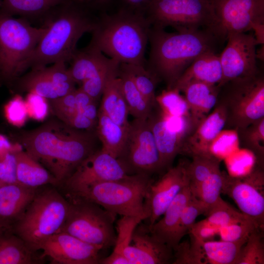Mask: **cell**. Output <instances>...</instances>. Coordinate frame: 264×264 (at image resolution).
<instances>
[{
	"label": "cell",
	"mask_w": 264,
	"mask_h": 264,
	"mask_svg": "<svg viewBox=\"0 0 264 264\" xmlns=\"http://www.w3.org/2000/svg\"><path fill=\"white\" fill-rule=\"evenodd\" d=\"M82 0H68L51 9L42 19L45 31L23 63L21 74L58 62H70L79 40L95 28L99 15Z\"/></svg>",
	"instance_id": "cell-1"
},
{
	"label": "cell",
	"mask_w": 264,
	"mask_h": 264,
	"mask_svg": "<svg viewBox=\"0 0 264 264\" xmlns=\"http://www.w3.org/2000/svg\"><path fill=\"white\" fill-rule=\"evenodd\" d=\"M19 141L25 152L46 168L60 185L64 184L94 152L91 132L75 129L61 120H51L23 132Z\"/></svg>",
	"instance_id": "cell-2"
},
{
	"label": "cell",
	"mask_w": 264,
	"mask_h": 264,
	"mask_svg": "<svg viewBox=\"0 0 264 264\" xmlns=\"http://www.w3.org/2000/svg\"><path fill=\"white\" fill-rule=\"evenodd\" d=\"M147 69L167 88H173L180 76L199 56L216 51L219 42L208 29L168 32L151 27Z\"/></svg>",
	"instance_id": "cell-3"
},
{
	"label": "cell",
	"mask_w": 264,
	"mask_h": 264,
	"mask_svg": "<svg viewBox=\"0 0 264 264\" xmlns=\"http://www.w3.org/2000/svg\"><path fill=\"white\" fill-rule=\"evenodd\" d=\"M151 25L145 15L119 8L99 13L89 44L120 64L145 66Z\"/></svg>",
	"instance_id": "cell-4"
},
{
	"label": "cell",
	"mask_w": 264,
	"mask_h": 264,
	"mask_svg": "<svg viewBox=\"0 0 264 264\" xmlns=\"http://www.w3.org/2000/svg\"><path fill=\"white\" fill-rule=\"evenodd\" d=\"M153 182L149 175L134 174L117 180L94 183L69 193L71 196L95 203L116 215L144 220L148 218L144 198Z\"/></svg>",
	"instance_id": "cell-5"
},
{
	"label": "cell",
	"mask_w": 264,
	"mask_h": 264,
	"mask_svg": "<svg viewBox=\"0 0 264 264\" xmlns=\"http://www.w3.org/2000/svg\"><path fill=\"white\" fill-rule=\"evenodd\" d=\"M69 206V202L54 189L37 192L11 230L37 252L44 242L61 230Z\"/></svg>",
	"instance_id": "cell-6"
},
{
	"label": "cell",
	"mask_w": 264,
	"mask_h": 264,
	"mask_svg": "<svg viewBox=\"0 0 264 264\" xmlns=\"http://www.w3.org/2000/svg\"><path fill=\"white\" fill-rule=\"evenodd\" d=\"M45 31L27 19L15 18L0 9V85L9 87L21 76V67Z\"/></svg>",
	"instance_id": "cell-7"
},
{
	"label": "cell",
	"mask_w": 264,
	"mask_h": 264,
	"mask_svg": "<svg viewBox=\"0 0 264 264\" xmlns=\"http://www.w3.org/2000/svg\"><path fill=\"white\" fill-rule=\"evenodd\" d=\"M220 87L217 102L225 109V128L236 132L264 117V78L260 72Z\"/></svg>",
	"instance_id": "cell-8"
},
{
	"label": "cell",
	"mask_w": 264,
	"mask_h": 264,
	"mask_svg": "<svg viewBox=\"0 0 264 264\" xmlns=\"http://www.w3.org/2000/svg\"><path fill=\"white\" fill-rule=\"evenodd\" d=\"M145 16L151 27L178 32L210 30L216 22L211 0H154Z\"/></svg>",
	"instance_id": "cell-9"
},
{
	"label": "cell",
	"mask_w": 264,
	"mask_h": 264,
	"mask_svg": "<svg viewBox=\"0 0 264 264\" xmlns=\"http://www.w3.org/2000/svg\"><path fill=\"white\" fill-rule=\"evenodd\" d=\"M71 197L67 217L60 231L102 249L114 246L116 214L92 202Z\"/></svg>",
	"instance_id": "cell-10"
},
{
	"label": "cell",
	"mask_w": 264,
	"mask_h": 264,
	"mask_svg": "<svg viewBox=\"0 0 264 264\" xmlns=\"http://www.w3.org/2000/svg\"><path fill=\"white\" fill-rule=\"evenodd\" d=\"M216 22L209 30L219 43L229 35L264 24V0H211Z\"/></svg>",
	"instance_id": "cell-11"
},
{
	"label": "cell",
	"mask_w": 264,
	"mask_h": 264,
	"mask_svg": "<svg viewBox=\"0 0 264 264\" xmlns=\"http://www.w3.org/2000/svg\"><path fill=\"white\" fill-rule=\"evenodd\" d=\"M132 174H150L163 169L160 156L148 120L130 123L125 149L120 159Z\"/></svg>",
	"instance_id": "cell-12"
},
{
	"label": "cell",
	"mask_w": 264,
	"mask_h": 264,
	"mask_svg": "<svg viewBox=\"0 0 264 264\" xmlns=\"http://www.w3.org/2000/svg\"><path fill=\"white\" fill-rule=\"evenodd\" d=\"M264 175L260 166L241 176L229 175L225 172L222 193L227 195L236 203L240 211L254 220L264 229Z\"/></svg>",
	"instance_id": "cell-13"
},
{
	"label": "cell",
	"mask_w": 264,
	"mask_h": 264,
	"mask_svg": "<svg viewBox=\"0 0 264 264\" xmlns=\"http://www.w3.org/2000/svg\"><path fill=\"white\" fill-rule=\"evenodd\" d=\"M75 84L66 63L58 62L48 67L31 69L28 73L18 77L10 88L34 92L51 100L74 90Z\"/></svg>",
	"instance_id": "cell-14"
},
{
	"label": "cell",
	"mask_w": 264,
	"mask_h": 264,
	"mask_svg": "<svg viewBox=\"0 0 264 264\" xmlns=\"http://www.w3.org/2000/svg\"><path fill=\"white\" fill-rule=\"evenodd\" d=\"M226 41L220 54L222 79L219 87L233 79L259 72L256 63L257 44L253 34L232 33L228 35Z\"/></svg>",
	"instance_id": "cell-15"
},
{
	"label": "cell",
	"mask_w": 264,
	"mask_h": 264,
	"mask_svg": "<svg viewBox=\"0 0 264 264\" xmlns=\"http://www.w3.org/2000/svg\"><path fill=\"white\" fill-rule=\"evenodd\" d=\"M131 174L122 160L100 150L87 157L64 184L71 193L94 183L119 179Z\"/></svg>",
	"instance_id": "cell-16"
},
{
	"label": "cell",
	"mask_w": 264,
	"mask_h": 264,
	"mask_svg": "<svg viewBox=\"0 0 264 264\" xmlns=\"http://www.w3.org/2000/svg\"><path fill=\"white\" fill-rule=\"evenodd\" d=\"M40 250L42 257L49 258L52 264H98L102 248L60 231L44 242Z\"/></svg>",
	"instance_id": "cell-17"
},
{
	"label": "cell",
	"mask_w": 264,
	"mask_h": 264,
	"mask_svg": "<svg viewBox=\"0 0 264 264\" xmlns=\"http://www.w3.org/2000/svg\"><path fill=\"white\" fill-rule=\"evenodd\" d=\"M186 164L180 162L170 168L158 180L149 186L144 204L150 226L158 220L179 192L189 183Z\"/></svg>",
	"instance_id": "cell-18"
},
{
	"label": "cell",
	"mask_w": 264,
	"mask_h": 264,
	"mask_svg": "<svg viewBox=\"0 0 264 264\" xmlns=\"http://www.w3.org/2000/svg\"><path fill=\"white\" fill-rule=\"evenodd\" d=\"M141 222L134 229L130 244L123 250L129 264L172 263L173 249L154 235L148 224Z\"/></svg>",
	"instance_id": "cell-19"
},
{
	"label": "cell",
	"mask_w": 264,
	"mask_h": 264,
	"mask_svg": "<svg viewBox=\"0 0 264 264\" xmlns=\"http://www.w3.org/2000/svg\"><path fill=\"white\" fill-rule=\"evenodd\" d=\"M225 123L224 107L217 102L213 110L198 123L186 138L180 154L192 156L195 154L212 153V144L225 128Z\"/></svg>",
	"instance_id": "cell-20"
},
{
	"label": "cell",
	"mask_w": 264,
	"mask_h": 264,
	"mask_svg": "<svg viewBox=\"0 0 264 264\" xmlns=\"http://www.w3.org/2000/svg\"><path fill=\"white\" fill-rule=\"evenodd\" d=\"M37 192L19 183L0 188V227L11 229L21 218Z\"/></svg>",
	"instance_id": "cell-21"
},
{
	"label": "cell",
	"mask_w": 264,
	"mask_h": 264,
	"mask_svg": "<svg viewBox=\"0 0 264 264\" xmlns=\"http://www.w3.org/2000/svg\"><path fill=\"white\" fill-rule=\"evenodd\" d=\"M220 87L200 81H191L180 90L188 105L194 122L198 123L206 116L216 105Z\"/></svg>",
	"instance_id": "cell-22"
},
{
	"label": "cell",
	"mask_w": 264,
	"mask_h": 264,
	"mask_svg": "<svg viewBox=\"0 0 264 264\" xmlns=\"http://www.w3.org/2000/svg\"><path fill=\"white\" fill-rule=\"evenodd\" d=\"M192 196L188 183L167 207L163 218L151 226L148 224L151 232L173 249L175 248V237L181 213Z\"/></svg>",
	"instance_id": "cell-23"
},
{
	"label": "cell",
	"mask_w": 264,
	"mask_h": 264,
	"mask_svg": "<svg viewBox=\"0 0 264 264\" xmlns=\"http://www.w3.org/2000/svg\"><path fill=\"white\" fill-rule=\"evenodd\" d=\"M222 79L220 54L210 51L198 57L184 71L174 87L179 91L188 83L196 81L218 85Z\"/></svg>",
	"instance_id": "cell-24"
},
{
	"label": "cell",
	"mask_w": 264,
	"mask_h": 264,
	"mask_svg": "<svg viewBox=\"0 0 264 264\" xmlns=\"http://www.w3.org/2000/svg\"><path fill=\"white\" fill-rule=\"evenodd\" d=\"M114 61L106 56L96 47L88 44L83 49L76 50L68 69L75 82L81 84Z\"/></svg>",
	"instance_id": "cell-25"
},
{
	"label": "cell",
	"mask_w": 264,
	"mask_h": 264,
	"mask_svg": "<svg viewBox=\"0 0 264 264\" xmlns=\"http://www.w3.org/2000/svg\"><path fill=\"white\" fill-rule=\"evenodd\" d=\"M147 120L159 153L163 169L169 167L176 156L180 154L184 139L167 127L160 112L156 115L152 113Z\"/></svg>",
	"instance_id": "cell-26"
},
{
	"label": "cell",
	"mask_w": 264,
	"mask_h": 264,
	"mask_svg": "<svg viewBox=\"0 0 264 264\" xmlns=\"http://www.w3.org/2000/svg\"><path fill=\"white\" fill-rule=\"evenodd\" d=\"M18 183L37 189L46 184L60 185L54 176L42 165L22 149L15 152Z\"/></svg>",
	"instance_id": "cell-27"
},
{
	"label": "cell",
	"mask_w": 264,
	"mask_h": 264,
	"mask_svg": "<svg viewBox=\"0 0 264 264\" xmlns=\"http://www.w3.org/2000/svg\"><path fill=\"white\" fill-rule=\"evenodd\" d=\"M101 97L98 110L118 125L128 128L130 125L128 121L129 113L118 74L109 79Z\"/></svg>",
	"instance_id": "cell-28"
},
{
	"label": "cell",
	"mask_w": 264,
	"mask_h": 264,
	"mask_svg": "<svg viewBox=\"0 0 264 264\" xmlns=\"http://www.w3.org/2000/svg\"><path fill=\"white\" fill-rule=\"evenodd\" d=\"M42 258L11 229L0 227V264H37Z\"/></svg>",
	"instance_id": "cell-29"
},
{
	"label": "cell",
	"mask_w": 264,
	"mask_h": 264,
	"mask_svg": "<svg viewBox=\"0 0 264 264\" xmlns=\"http://www.w3.org/2000/svg\"><path fill=\"white\" fill-rule=\"evenodd\" d=\"M128 129L129 127L118 125L98 110L96 133L102 144V151L120 159L125 149Z\"/></svg>",
	"instance_id": "cell-30"
},
{
	"label": "cell",
	"mask_w": 264,
	"mask_h": 264,
	"mask_svg": "<svg viewBox=\"0 0 264 264\" xmlns=\"http://www.w3.org/2000/svg\"><path fill=\"white\" fill-rule=\"evenodd\" d=\"M68 0H1L0 10L5 14L18 16L29 21H41L54 7Z\"/></svg>",
	"instance_id": "cell-31"
},
{
	"label": "cell",
	"mask_w": 264,
	"mask_h": 264,
	"mask_svg": "<svg viewBox=\"0 0 264 264\" xmlns=\"http://www.w3.org/2000/svg\"><path fill=\"white\" fill-rule=\"evenodd\" d=\"M246 241H206L201 248L206 264H236Z\"/></svg>",
	"instance_id": "cell-32"
},
{
	"label": "cell",
	"mask_w": 264,
	"mask_h": 264,
	"mask_svg": "<svg viewBox=\"0 0 264 264\" xmlns=\"http://www.w3.org/2000/svg\"><path fill=\"white\" fill-rule=\"evenodd\" d=\"M118 76L121 80L129 114L134 119L147 120L154 106L140 92L130 76L119 67Z\"/></svg>",
	"instance_id": "cell-33"
},
{
	"label": "cell",
	"mask_w": 264,
	"mask_h": 264,
	"mask_svg": "<svg viewBox=\"0 0 264 264\" xmlns=\"http://www.w3.org/2000/svg\"><path fill=\"white\" fill-rule=\"evenodd\" d=\"M186 164L189 185L193 193L213 173L220 169V160L214 154H195Z\"/></svg>",
	"instance_id": "cell-34"
},
{
	"label": "cell",
	"mask_w": 264,
	"mask_h": 264,
	"mask_svg": "<svg viewBox=\"0 0 264 264\" xmlns=\"http://www.w3.org/2000/svg\"><path fill=\"white\" fill-rule=\"evenodd\" d=\"M119 67L130 76L142 95L154 106L156 104L155 90L157 78L144 66L120 64Z\"/></svg>",
	"instance_id": "cell-35"
},
{
	"label": "cell",
	"mask_w": 264,
	"mask_h": 264,
	"mask_svg": "<svg viewBox=\"0 0 264 264\" xmlns=\"http://www.w3.org/2000/svg\"><path fill=\"white\" fill-rule=\"evenodd\" d=\"M236 132L240 145L251 151L258 162L262 163L264 156V117Z\"/></svg>",
	"instance_id": "cell-36"
},
{
	"label": "cell",
	"mask_w": 264,
	"mask_h": 264,
	"mask_svg": "<svg viewBox=\"0 0 264 264\" xmlns=\"http://www.w3.org/2000/svg\"><path fill=\"white\" fill-rule=\"evenodd\" d=\"M206 216L207 217L205 220L219 229L252 219L237 210L221 197L209 209Z\"/></svg>",
	"instance_id": "cell-37"
},
{
	"label": "cell",
	"mask_w": 264,
	"mask_h": 264,
	"mask_svg": "<svg viewBox=\"0 0 264 264\" xmlns=\"http://www.w3.org/2000/svg\"><path fill=\"white\" fill-rule=\"evenodd\" d=\"M155 100L163 114L177 116H191L185 98L175 88L163 90L156 96Z\"/></svg>",
	"instance_id": "cell-38"
},
{
	"label": "cell",
	"mask_w": 264,
	"mask_h": 264,
	"mask_svg": "<svg viewBox=\"0 0 264 264\" xmlns=\"http://www.w3.org/2000/svg\"><path fill=\"white\" fill-rule=\"evenodd\" d=\"M224 174V172H222L220 169H218L213 173L192 193L204 205L206 209L205 215L221 197Z\"/></svg>",
	"instance_id": "cell-39"
},
{
	"label": "cell",
	"mask_w": 264,
	"mask_h": 264,
	"mask_svg": "<svg viewBox=\"0 0 264 264\" xmlns=\"http://www.w3.org/2000/svg\"><path fill=\"white\" fill-rule=\"evenodd\" d=\"M263 229L257 228L249 236L242 247L236 264H264Z\"/></svg>",
	"instance_id": "cell-40"
},
{
	"label": "cell",
	"mask_w": 264,
	"mask_h": 264,
	"mask_svg": "<svg viewBox=\"0 0 264 264\" xmlns=\"http://www.w3.org/2000/svg\"><path fill=\"white\" fill-rule=\"evenodd\" d=\"M206 213V209L203 203L192 194L180 218L175 237L174 249L188 233L197 217L202 214L205 215Z\"/></svg>",
	"instance_id": "cell-41"
},
{
	"label": "cell",
	"mask_w": 264,
	"mask_h": 264,
	"mask_svg": "<svg viewBox=\"0 0 264 264\" xmlns=\"http://www.w3.org/2000/svg\"><path fill=\"white\" fill-rule=\"evenodd\" d=\"M190 241L179 242L173 250V264H206L201 243L190 236Z\"/></svg>",
	"instance_id": "cell-42"
},
{
	"label": "cell",
	"mask_w": 264,
	"mask_h": 264,
	"mask_svg": "<svg viewBox=\"0 0 264 264\" xmlns=\"http://www.w3.org/2000/svg\"><path fill=\"white\" fill-rule=\"evenodd\" d=\"M119 65L114 61L97 74L82 82L80 88L97 102L101 97L109 79L118 74Z\"/></svg>",
	"instance_id": "cell-43"
},
{
	"label": "cell",
	"mask_w": 264,
	"mask_h": 264,
	"mask_svg": "<svg viewBox=\"0 0 264 264\" xmlns=\"http://www.w3.org/2000/svg\"><path fill=\"white\" fill-rule=\"evenodd\" d=\"M3 114L9 125L21 127L28 117L25 100L20 95L16 94L3 106Z\"/></svg>",
	"instance_id": "cell-44"
},
{
	"label": "cell",
	"mask_w": 264,
	"mask_h": 264,
	"mask_svg": "<svg viewBox=\"0 0 264 264\" xmlns=\"http://www.w3.org/2000/svg\"><path fill=\"white\" fill-rule=\"evenodd\" d=\"M142 220L137 217L123 216L117 221V235L113 252L124 254V249L131 243L134 229Z\"/></svg>",
	"instance_id": "cell-45"
},
{
	"label": "cell",
	"mask_w": 264,
	"mask_h": 264,
	"mask_svg": "<svg viewBox=\"0 0 264 264\" xmlns=\"http://www.w3.org/2000/svg\"><path fill=\"white\" fill-rule=\"evenodd\" d=\"M257 228L262 229L254 220L249 219L243 222L221 227L219 228L218 234L221 240L246 242L250 234Z\"/></svg>",
	"instance_id": "cell-46"
},
{
	"label": "cell",
	"mask_w": 264,
	"mask_h": 264,
	"mask_svg": "<svg viewBox=\"0 0 264 264\" xmlns=\"http://www.w3.org/2000/svg\"><path fill=\"white\" fill-rule=\"evenodd\" d=\"M47 100L35 93L28 92L25 102L28 117L38 121L44 120L49 112Z\"/></svg>",
	"instance_id": "cell-47"
},
{
	"label": "cell",
	"mask_w": 264,
	"mask_h": 264,
	"mask_svg": "<svg viewBox=\"0 0 264 264\" xmlns=\"http://www.w3.org/2000/svg\"><path fill=\"white\" fill-rule=\"evenodd\" d=\"M75 89L64 96L50 100L53 112L63 122L78 111Z\"/></svg>",
	"instance_id": "cell-48"
},
{
	"label": "cell",
	"mask_w": 264,
	"mask_h": 264,
	"mask_svg": "<svg viewBox=\"0 0 264 264\" xmlns=\"http://www.w3.org/2000/svg\"><path fill=\"white\" fill-rule=\"evenodd\" d=\"M18 150L0 153V180L5 184L18 183L15 155Z\"/></svg>",
	"instance_id": "cell-49"
},
{
	"label": "cell",
	"mask_w": 264,
	"mask_h": 264,
	"mask_svg": "<svg viewBox=\"0 0 264 264\" xmlns=\"http://www.w3.org/2000/svg\"><path fill=\"white\" fill-rule=\"evenodd\" d=\"M219 229V228L209 224L204 219L198 222H195L188 233L190 236L201 243L202 242L207 241L208 239H210L218 234Z\"/></svg>",
	"instance_id": "cell-50"
},
{
	"label": "cell",
	"mask_w": 264,
	"mask_h": 264,
	"mask_svg": "<svg viewBox=\"0 0 264 264\" xmlns=\"http://www.w3.org/2000/svg\"><path fill=\"white\" fill-rule=\"evenodd\" d=\"M64 123L75 129L90 132H91V131L94 128H96L97 123L78 111L67 119Z\"/></svg>",
	"instance_id": "cell-51"
},
{
	"label": "cell",
	"mask_w": 264,
	"mask_h": 264,
	"mask_svg": "<svg viewBox=\"0 0 264 264\" xmlns=\"http://www.w3.org/2000/svg\"><path fill=\"white\" fill-rule=\"evenodd\" d=\"M154 0H119V8L145 15V12Z\"/></svg>",
	"instance_id": "cell-52"
},
{
	"label": "cell",
	"mask_w": 264,
	"mask_h": 264,
	"mask_svg": "<svg viewBox=\"0 0 264 264\" xmlns=\"http://www.w3.org/2000/svg\"><path fill=\"white\" fill-rule=\"evenodd\" d=\"M100 264H129L128 260L124 254L113 252L108 257L100 258Z\"/></svg>",
	"instance_id": "cell-53"
},
{
	"label": "cell",
	"mask_w": 264,
	"mask_h": 264,
	"mask_svg": "<svg viewBox=\"0 0 264 264\" xmlns=\"http://www.w3.org/2000/svg\"><path fill=\"white\" fill-rule=\"evenodd\" d=\"M74 94L78 110L95 101L80 87L75 89Z\"/></svg>",
	"instance_id": "cell-54"
},
{
	"label": "cell",
	"mask_w": 264,
	"mask_h": 264,
	"mask_svg": "<svg viewBox=\"0 0 264 264\" xmlns=\"http://www.w3.org/2000/svg\"><path fill=\"white\" fill-rule=\"evenodd\" d=\"M20 148L19 144L13 143L7 136L0 133V153Z\"/></svg>",
	"instance_id": "cell-55"
},
{
	"label": "cell",
	"mask_w": 264,
	"mask_h": 264,
	"mask_svg": "<svg viewBox=\"0 0 264 264\" xmlns=\"http://www.w3.org/2000/svg\"><path fill=\"white\" fill-rule=\"evenodd\" d=\"M78 111L90 119L97 122L98 110L97 109L96 101L92 102Z\"/></svg>",
	"instance_id": "cell-56"
},
{
	"label": "cell",
	"mask_w": 264,
	"mask_h": 264,
	"mask_svg": "<svg viewBox=\"0 0 264 264\" xmlns=\"http://www.w3.org/2000/svg\"><path fill=\"white\" fill-rule=\"evenodd\" d=\"M94 9L99 11H105L110 4L112 0H82Z\"/></svg>",
	"instance_id": "cell-57"
},
{
	"label": "cell",
	"mask_w": 264,
	"mask_h": 264,
	"mask_svg": "<svg viewBox=\"0 0 264 264\" xmlns=\"http://www.w3.org/2000/svg\"><path fill=\"white\" fill-rule=\"evenodd\" d=\"M254 31V37L257 45L264 44V24L255 25L252 29Z\"/></svg>",
	"instance_id": "cell-58"
},
{
	"label": "cell",
	"mask_w": 264,
	"mask_h": 264,
	"mask_svg": "<svg viewBox=\"0 0 264 264\" xmlns=\"http://www.w3.org/2000/svg\"><path fill=\"white\" fill-rule=\"evenodd\" d=\"M5 184H5L4 183H3L2 181H1L0 180V188H1V187H2L3 185H4Z\"/></svg>",
	"instance_id": "cell-59"
},
{
	"label": "cell",
	"mask_w": 264,
	"mask_h": 264,
	"mask_svg": "<svg viewBox=\"0 0 264 264\" xmlns=\"http://www.w3.org/2000/svg\"><path fill=\"white\" fill-rule=\"evenodd\" d=\"M1 0H0V6L1 5Z\"/></svg>",
	"instance_id": "cell-60"
}]
</instances>
